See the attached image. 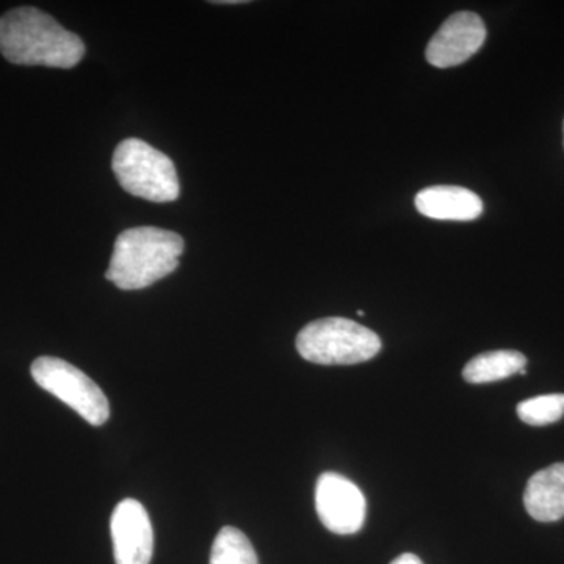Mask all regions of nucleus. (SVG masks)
Here are the masks:
<instances>
[{
    "instance_id": "f257e3e1",
    "label": "nucleus",
    "mask_w": 564,
    "mask_h": 564,
    "mask_svg": "<svg viewBox=\"0 0 564 564\" xmlns=\"http://www.w3.org/2000/svg\"><path fill=\"white\" fill-rule=\"evenodd\" d=\"M0 52L14 65L69 69L84 58L85 44L44 11L21 7L0 18Z\"/></svg>"
},
{
    "instance_id": "f03ea898",
    "label": "nucleus",
    "mask_w": 564,
    "mask_h": 564,
    "mask_svg": "<svg viewBox=\"0 0 564 564\" xmlns=\"http://www.w3.org/2000/svg\"><path fill=\"white\" fill-rule=\"evenodd\" d=\"M185 242L180 234L141 226L117 237L107 280L121 291H140L169 276L180 265Z\"/></svg>"
},
{
    "instance_id": "7ed1b4c3",
    "label": "nucleus",
    "mask_w": 564,
    "mask_h": 564,
    "mask_svg": "<svg viewBox=\"0 0 564 564\" xmlns=\"http://www.w3.org/2000/svg\"><path fill=\"white\" fill-rule=\"evenodd\" d=\"M296 350L306 361L321 366H351L375 358L381 350V339L372 329L348 318H321L300 332Z\"/></svg>"
},
{
    "instance_id": "20e7f679",
    "label": "nucleus",
    "mask_w": 564,
    "mask_h": 564,
    "mask_svg": "<svg viewBox=\"0 0 564 564\" xmlns=\"http://www.w3.org/2000/svg\"><path fill=\"white\" fill-rule=\"evenodd\" d=\"M126 192L152 203H172L180 196V177L169 155L147 141L128 139L118 144L111 161Z\"/></svg>"
},
{
    "instance_id": "39448f33",
    "label": "nucleus",
    "mask_w": 564,
    "mask_h": 564,
    "mask_svg": "<svg viewBox=\"0 0 564 564\" xmlns=\"http://www.w3.org/2000/svg\"><path fill=\"white\" fill-rule=\"evenodd\" d=\"M32 377L44 391L57 397L91 425H104L110 417L106 393L90 377L52 356H41L32 364Z\"/></svg>"
},
{
    "instance_id": "423d86ee",
    "label": "nucleus",
    "mask_w": 564,
    "mask_h": 564,
    "mask_svg": "<svg viewBox=\"0 0 564 564\" xmlns=\"http://www.w3.org/2000/svg\"><path fill=\"white\" fill-rule=\"evenodd\" d=\"M315 508L325 529L355 534L366 522L367 502L361 489L344 475L325 473L315 486Z\"/></svg>"
},
{
    "instance_id": "0eeeda50",
    "label": "nucleus",
    "mask_w": 564,
    "mask_h": 564,
    "mask_svg": "<svg viewBox=\"0 0 564 564\" xmlns=\"http://www.w3.org/2000/svg\"><path fill=\"white\" fill-rule=\"evenodd\" d=\"M485 40L486 25L481 18L470 11H459L434 33L426 46V61L436 68H454L477 54Z\"/></svg>"
},
{
    "instance_id": "6e6552de",
    "label": "nucleus",
    "mask_w": 564,
    "mask_h": 564,
    "mask_svg": "<svg viewBox=\"0 0 564 564\" xmlns=\"http://www.w3.org/2000/svg\"><path fill=\"white\" fill-rule=\"evenodd\" d=\"M117 564H150L154 551V532L150 514L139 500L126 499L117 505L110 519Z\"/></svg>"
},
{
    "instance_id": "1a4fd4ad",
    "label": "nucleus",
    "mask_w": 564,
    "mask_h": 564,
    "mask_svg": "<svg viewBox=\"0 0 564 564\" xmlns=\"http://www.w3.org/2000/svg\"><path fill=\"white\" fill-rule=\"evenodd\" d=\"M415 207L423 217L441 221H473L484 214L477 193L456 185H434L415 196Z\"/></svg>"
},
{
    "instance_id": "9d476101",
    "label": "nucleus",
    "mask_w": 564,
    "mask_h": 564,
    "mask_svg": "<svg viewBox=\"0 0 564 564\" xmlns=\"http://www.w3.org/2000/svg\"><path fill=\"white\" fill-rule=\"evenodd\" d=\"M527 513L538 522H556L564 518V463L538 470L527 484Z\"/></svg>"
},
{
    "instance_id": "9b49d317",
    "label": "nucleus",
    "mask_w": 564,
    "mask_h": 564,
    "mask_svg": "<svg viewBox=\"0 0 564 564\" xmlns=\"http://www.w3.org/2000/svg\"><path fill=\"white\" fill-rule=\"evenodd\" d=\"M527 358L514 350H496L475 356L464 367L463 378L470 384L496 383L525 370Z\"/></svg>"
},
{
    "instance_id": "f8f14e48",
    "label": "nucleus",
    "mask_w": 564,
    "mask_h": 564,
    "mask_svg": "<svg viewBox=\"0 0 564 564\" xmlns=\"http://www.w3.org/2000/svg\"><path fill=\"white\" fill-rule=\"evenodd\" d=\"M210 564H259V558L247 534L225 527L212 544Z\"/></svg>"
},
{
    "instance_id": "ddd939ff",
    "label": "nucleus",
    "mask_w": 564,
    "mask_h": 564,
    "mask_svg": "<svg viewBox=\"0 0 564 564\" xmlns=\"http://www.w3.org/2000/svg\"><path fill=\"white\" fill-rule=\"evenodd\" d=\"M518 415L527 425L543 426L558 422L564 415V393H549L518 404Z\"/></svg>"
},
{
    "instance_id": "4468645a",
    "label": "nucleus",
    "mask_w": 564,
    "mask_h": 564,
    "mask_svg": "<svg viewBox=\"0 0 564 564\" xmlns=\"http://www.w3.org/2000/svg\"><path fill=\"white\" fill-rule=\"evenodd\" d=\"M391 564H423L422 560L414 554H403L399 558L393 560Z\"/></svg>"
},
{
    "instance_id": "2eb2a0df",
    "label": "nucleus",
    "mask_w": 564,
    "mask_h": 564,
    "mask_svg": "<svg viewBox=\"0 0 564 564\" xmlns=\"http://www.w3.org/2000/svg\"><path fill=\"white\" fill-rule=\"evenodd\" d=\"M358 315L359 317H362V315H366V313H364V311H358Z\"/></svg>"
}]
</instances>
